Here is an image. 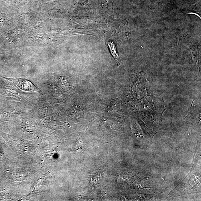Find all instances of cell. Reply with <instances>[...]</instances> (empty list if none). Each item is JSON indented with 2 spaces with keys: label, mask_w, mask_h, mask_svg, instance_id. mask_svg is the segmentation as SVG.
Masks as SVG:
<instances>
[{
  "label": "cell",
  "mask_w": 201,
  "mask_h": 201,
  "mask_svg": "<svg viewBox=\"0 0 201 201\" xmlns=\"http://www.w3.org/2000/svg\"><path fill=\"white\" fill-rule=\"evenodd\" d=\"M15 81L16 85L22 90L26 91H38L40 90L33 83L24 78L16 79Z\"/></svg>",
  "instance_id": "cell-1"
},
{
  "label": "cell",
  "mask_w": 201,
  "mask_h": 201,
  "mask_svg": "<svg viewBox=\"0 0 201 201\" xmlns=\"http://www.w3.org/2000/svg\"><path fill=\"white\" fill-rule=\"evenodd\" d=\"M107 44L112 55L117 63L118 66H119L121 64V62L117 51L115 44L113 42L110 41L107 42Z\"/></svg>",
  "instance_id": "cell-2"
},
{
  "label": "cell",
  "mask_w": 201,
  "mask_h": 201,
  "mask_svg": "<svg viewBox=\"0 0 201 201\" xmlns=\"http://www.w3.org/2000/svg\"><path fill=\"white\" fill-rule=\"evenodd\" d=\"M91 179V182H93V183H98V182H100V176H95V177H92V178Z\"/></svg>",
  "instance_id": "cell-3"
}]
</instances>
